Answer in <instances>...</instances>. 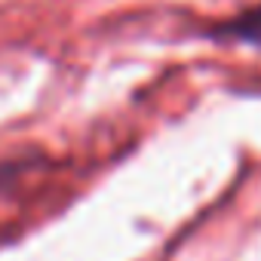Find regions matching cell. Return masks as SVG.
Listing matches in <instances>:
<instances>
[{
  "instance_id": "1",
  "label": "cell",
  "mask_w": 261,
  "mask_h": 261,
  "mask_svg": "<svg viewBox=\"0 0 261 261\" xmlns=\"http://www.w3.org/2000/svg\"><path fill=\"white\" fill-rule=\"evenodd\" d=\"M218 37H233V40L261 46V7H255L249 13H240L237 19L218 25Z\"/></svg>"
}]
</instances>
